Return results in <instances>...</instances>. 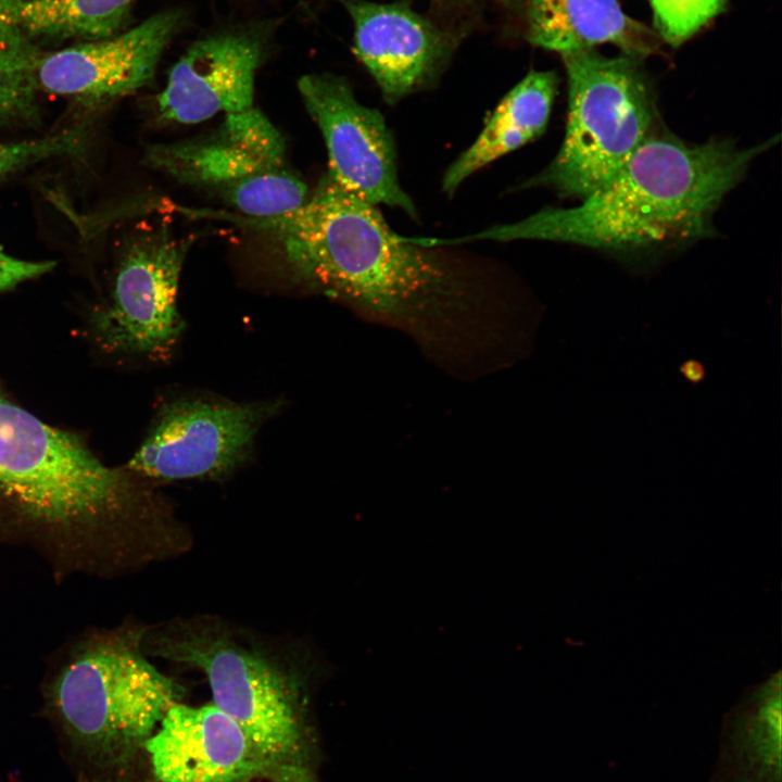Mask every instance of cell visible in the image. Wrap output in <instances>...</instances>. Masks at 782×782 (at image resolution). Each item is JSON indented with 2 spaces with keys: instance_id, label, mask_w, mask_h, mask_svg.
I'll use <instances>...</instances> for the list:
<instances>
[{
  "instance_id": "cell-1",
  "label": "cell",
  "mask_w": 782,
  "mask_h": 782,
  "mask_svg": "<svg viewBox=\"0 0 782 782\" xmlns=\"http://www.w3.org/2000/svg\"><path fill=\"white\" fill-rule=\"evenodd\" d=\"M225 220L278 243L303 280L374 321L406 332L442 367L485 374L512 349L518 323L434 247L394 232L377 205L327 174L300 209Z\"/></svg>"
},
{
  "instance_id": "cell-2",
  "label": "cell",
  "mask_w": 782,
  "mask_h": 782,
  "mask_svg": "<svg viewBox=\"0 0 782 782\" xmlns=\"http://www.w3.org/2000/svg\"><path fill=\"white\" fill-rule=\"evenodd\" d=\"M778 139L739 149L730 140L691 144L655 131L580 204L545 207L453 241L530 239L613 251L688 243L711 235L712 215L723 198Z\"/></svg>"
},
{
  "instance_id": "cell-3",
  "label": "cell",
  "mask_w": 782,
  "mask_h": 782,
  "mask_svg": "<svg viewBox=\"0 0 782 782\" xmlns=\"http://www.w3.org/2000/svg\"><path fill=\"white\" fill-rule=\"evenodd\" d=\"M129 478L102 464L77 437L0 394V494L61 545L94 548L105 529L134 507Z\"/></svg>"
},
{
  "instance_id": "cell-4",
  "label": "cell",
  "mask_w": 782,
  "mask_h": 782,
  "mask_svg": "<svg viewBox=\"0 0 782 782\" xmlns=\"http://www.w3.org/2000/svg\"><path fill=\"white\" fill-rule=\"evenodd\" d=\"M568 83L565 137L553 161L522 188L583 198L606 184L655 133L657 110L639 59L595 49L562 56Z\"/></svg>"
},
{
  "instance_id": "cell-5",
  "label": "cell",
  "mask_w": 782,
  "mask_h": 782,
  "mask_svg": "<svg viewBox=\"0 0 782 782\" xmlns=\"http://www.w3.org/2000/svg\"><path fill=\"white\" fill-rule=\"evenodd\" d=\"M50 695L76 744L116 760L143 745L181 688L122 638L97 635L71 655Z\"/></svg>"
},
{
  "instance_id": "cell-6",
  "label": "cell",
  "mask_w": 782,
  "mask_h": 782,
  "mask_svg": "<svg viewBox=\"0 0 782 782\" xmlns=\"http://www.w3.org/2000/svg\"><path fill=\"white\" fill-rule=\"evenodd\" d=\"M162 653L201 669L213 704L241 728L266 760L305 782L303 720L297 694L277 668L231 641L203 634L166 643Z\"/></svg>"
},
{
  "instance_id": "cell-7",
  "label": "cell",
  "mask_w": 782,
  "mask_h": 782,
  "mask_svg": "<svg viewBox=\"0 0 782 782\" xmlns=\"http://www.w3.org/2000/svg\"><path fill=\"white\" fill-rule=\"evenodd\" d=\"M279 409L278 401H171L159 411L128 468L163 481L226 476L250 457L261 427Z\"/></svg>"
},
{
  "instance_id": "cell-8",
  "label": "cell",
  "mask_w": 782,
  "mask_h": 782,
  "mask_svg": "<svg viewBox=\"0 0 782 782\" xmlns=\"http://www.w3.org/2000/svg\"><path fill=\"white\" fill-rule=\"evenodd\" d=\"M298 89L324 137L327 175L370 204L416 218V206L398 177L393 136L380 112L358 102L348 80L331 73L306 74Z\"/></svg>"
},
{
  "instance_id": "cell-9",
  "label": "cell",
  "mask_w": 782,
  "mask_h": 782,
  "mask_svg": "<svg viewBox=\"0 0 782 782\" xmlns=\"http://www.w3.org/2000/svg\"><path fill=\"white\" fill-rule=\"evenodd\" d=\"M189 243L163 227L123 258L110 303L96 314V336L113 352L164 356L179 340L184 321L177 291Z\"/></svg>"
},
{
  "instance_id": "cell-10",
  "label": "cell",
  "mask_w": 782,
  "mask_h": 782,
  "mask_svg": "<svg viewBox=\"0 0 782 782\" xmlns=\"http://www.w3.org/2000/svg\"><path fill=\"white\" fill-rule=\"evenodd\" d=\"M353 24V52L393 105L433 87L466 33L416 11L408 0H338Z\"/></svg>"
},
{
  "instance_id": "cell-11",
  "label": "cell",
  "mask_w": 782,
  "mask_h": 782,
  "mask_svg": "<svg viewBox=\"0 0 782 782\" xmlns=\"http://www.w3.org/2000/svg\"><path fill=\"white\" fill-rule=\"evenodd\" d=\"M181 23V12L161 11L116 35L45 51L37 66L38 89L86 105L130 94L153 79Z\"/></svg>"
},
{
  "instance_id": "cell-12",
  "label": "cell",
  "mask_w": 782,
  "mask_h": 782,
  "mask_svg": "<svg viewBox=\"0 0 782 782\" xmlns=\"http://www.w3.org/2000/svg\"><path fill=\"white\" fill-rule=\"evenodd\" d=\"M142 747L157 782H299L266 760L214 704H173Z\"/></svg>"
},
{
  "instance_id": "cell-13",
  "label": "cell",
  "mask_w": 782,
  "mask_h": 782,
  "mask_svg": "<svg viewBox=\"0 0 782 782\" xmlns=\"http://www.w3.org/2000/svg\"><path fill=\"white\" fill-rule=\"evenodd\" d=\"M260 27H232L193 41L171 67L157 97L167 122L195 124L254 108V83L266 48Z\"/></svg>"
},
{
  "instance_id": "cell-14",
  "label": "cell",
  "mask_w": 782,
  "mask_h": 782,
  "mask_svg": "<svg viewBox=\"0 0 782 782\" xmlns=\"http://www.w3.org/2000/svg\"><path fill=\"white\" fill-rule=\"evenodd\" d=\"M527 42L560 56L615 46L642 60L659 51L654 29L629 16L618 0H494Z\"/></svg>"
},
{
  "instance_id": "cell-15",
  "label": "cell",
  "mask_w": 782,
  "mask_h": 782,
  "mask_svg": "<svg viewBox=\"0 0 782 782\" xmlns=\"http://www.w3.org/2000/svg\"><path fill=\"white\" fill-rule=\"evenodd\" d=\"M285 140L256 108L226 115L207 138L156 146L150 165L176 180L220 192L258 171L285 164Z\"/></svg>"
},
{
  "instance_id": "cell-16",
  "label": "cell",
  "mask_w": 782,
  "mask_h": 782,
  "mask_svg": "<svg viewBox=\"0 0 782 782\" xmlns=\"http://www.w3.org/2000/svg\"><path fill=\"white\" fill-rule=\"evenodd\" d=\"M557 85L553 71H531L515 85L477 139L445 171L443 191L452 197L475 172L538 138L548 123Z\"/></svg>"
},
{
  "instance_id": "cell-17",
  "label": "cell",
  "mask_w": 782,
  "mask_h": 782,
  "mask_svg": "<svg viewBox=\"0 0 782 782\" xmlns=\"http://www.w3.org/2000/svg\"><path fill=\"white\" fill-rule=\"evenodd\" d=\"M31 0H0V123L34 122L38 114L37 66L41 46L21 24Z\"/></svg>"
},
{
  "instance_id": "cell-18",
  "label": "cell",
  "mask_w": 782,
  "mask_h": 782,
  "mask_svg": "<svg viewBox=\"0 0 782 782\" xmlns=\"http://www.w3.org/2000/svg\"><path fill=\"white\" fill-rule=\"evenodd\" d=\"M137 0H31L21 11V24L39 45L43 40L86 41L125 29Z\"/></svg>"
},
{
  "instance_id": "cell-19",
  "label": "cell",
  "mask_w": 782,
  "mask_h": 782,
  "mask_svg": "<svg viewBox=\"0 0 782 782\" xmlns=\"http://www.w3.org/2000/svg\"><path fill=\"white\" fill-rule=\"evenodd\" d=\"M218 194L236 214L268 218L300 209L310 197L306 184L285 164L258 171Z\"/></svg>"
},
{
  "instance_id": "cell-20",
  "label": "cell",
  "mask_w": 782,
  "mask_h": 782,
  "mask_svg": "<svg viewBox=\"0 0 782 782\" xmlns=\"http://www.w3.org/2000/svg\"><path fill=\"white\" fill-rule=\"evenodd\" d=\"M727 0H649L655 31L677 47L717 16Z\"/></svg>"
},
{
  "instance_id": "cell-21",
  "label": "cell",
  "mask_w": 782,
  "mask_h": 782,
  "mask_svg": "<svg viewBox=\"0 0 782 782\" xmlns=\"http://www.w3.org/2000/svg\"><path fill=\"white\" fill-rule=\"evenodd\" d=\"M85 135L78 128L37 140L0 142V177L53 156L77 153Z\"/></svg>"
},
{
  "instance_id": "cell-22",
  "label": "cell",
  "mask_w": 782,
  "mask_h": 782,
  "mask_svg": "<svg viewBox=\"0 0 782 782\" xmlns=\"http://www.w3.org/2000/svg\"><path fill=\"white\" fill-rule=\"evenodd\" d=\"M51 261H26L14 257L0 247V292L37 278L53 269Z\"/></svg>"
},
{
  "instance_id": "cell-23",
  "label": "cell",
  "mask_w": 782,
  "mask_h": 782,
  "mask_svg": "<svg viewBox=\"0 0 782 782\" xmlns=\"http://www.w3.org/2000/svg\"><path fill=\"white\" fill-rule=\"evenodd\" d=\"M440 10L468 17L474 13L482 0H431Z\"/></svg>"
}]
</instances>
